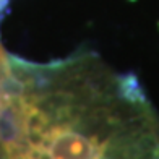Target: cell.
Returning <instances> with one entry per match:
<instances>
[{
    "mask_svg": "<svg viewBox=\"0 0 159 159\" xmlns=\"http://www.w3.org/2000/svg\"><path fill=\"white\" fill-rule=\"evenodd\" d=\"M0 159H159V114L133 76L93 54L11 57Z\"/></svg>",
    "mask_w": 159,
    "mask_h": 159,
    "instance_id": "6da1fadb",
    "label": "cell"
},
{
    "mask_svg": "<svg viewBox=\"0 0 159 159\" xmlns=\"http://www.w3.org/2000/svg\"><path fill=\"white\" fill-rule=\"evenodd\" d=\"M11 78V57L5 54V50L0 47V107L5 102L7 94L10 88Z\"/></svg>",
    "mask_w": 159,
    "mask_h": 159,
    "instance_id": "7a4b0ae2",
    "label": "cell"
}]
</instances>
